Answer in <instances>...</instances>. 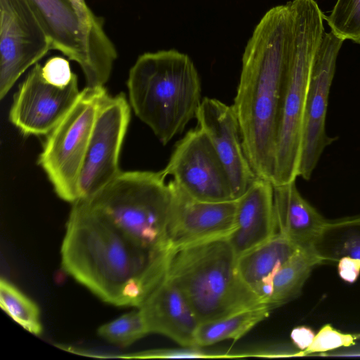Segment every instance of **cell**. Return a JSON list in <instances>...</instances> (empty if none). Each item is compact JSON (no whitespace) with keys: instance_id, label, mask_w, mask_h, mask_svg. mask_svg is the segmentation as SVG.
<instances>
[{"instance_id":"603a6c76","label":"cell","mask_w":360,"mask_h":360,"mask_svg":"<svg viewBox=\"0 0 360 360\" xmlns=\"http://www.w3.org/2000/svg\"><path fill=\"white\" fill-rule=\"evenodd\" d=\"M0 306L28 332L36 335L41 333L38 306L13 283L3 278L0 280Z\"/></svg>"},{"instance_id":"7a4b0ae2","label":"cell","mask_w":360,"mask_h":360,"mask_svg":"<svg viewBox=\"0 0 360 360\" xmlns=\"http://www.w3.org/2000/svg\"><path fill=\"white\" fill-rule=\"evenodd\" d=\"M292 32L291 1L265 13L245 48L231 105L252 169L257 178L271 182L280 104Z\"/></svg>"},{"instance_id":"277c9868","label":"cell","mask_w":360,"mask_h":360,"mask_svg":"<svg viewBox=\"0 0 360 360\" xmlns=\"http://www.w3.org/2000/svg\"><path fill=\"white\" fill-rule=\"evenodd\" d=\"M166 276L181 291L199 323L263 303L242 281L227 238L173 250Z\"/></svg>"},{"instance_id":"3957f363","label":"cell","mask_w":360,"mask_h":360,"mask_svg":"<svg viewBox=\"0 0 360 360\" xmlns=\"http://www.w3.org/2000/svg\"><path fill=\"white\" fill-rule=\"evenodd\" d=\"M127 89L136 116L163 145L195 118L201 83L191 58L174 49L147 52L129 70Z\"/></svg>"},{"instance_id":"7402d4cb","label":"cell","mask_w":360,"mask_h":360,"mask_svg":"<svg viewBox=\"0 0 360 360\" xmlns=\"http://www.w3.org/2000/svg\"><path fill=\"white\" fill-rule=\"evenodd\" d=\"M271 310L268 304L262 303L216 320L200 323L195 334V346L200 347L225 340H239L266 319Z\"/></svg>"},{"instance_id":"4fadbf2b","label":"cell","mask_w":360,"mask_h":360,"mask_svg":"<svg viewBox=\"0 0 360 360\" xmlns=\"http://www.w3.org/2000/svg\"><path fill=\"white\" fill-rule=\"evenodd\" d=\"M174 183L167 226L169 248L176 250L227 238L234 229L237 200L205 202L191 198Z\"/></svg>"},{"instance_id":"4316f807","label":"cell","mask_w":360,"mask_h":360,"mask_svg":"<svg viewBox=\"0 0 360 360\" xmlns=\"http://www.w3.org/2000/svg\"><path fill=\"white\" fill-rule=\"evenodd\" d=\"M357 335L345 333L334 328L330 324L323 326L311 344L302 352H297V356H306L315 353L321 354L341 347H349L355 344Z\"/></svg>"},{"instance_id":"44dd1931","label":"cell","mask_w":360,"mask_h":360,"mask_svg":"<svg viewBox=\"0 0 360 360\" xmlns=\"http://www.w3.org/2000/svg\"><path fill=\"white\" fill-rule=\"evenodd\" d=\"M311 249L323 263L343 257L360 259V216L327 221Z\"/></svg>"},{"instance_id":"9a60e30c","label":"cell","mask_w":360,"mask_h":360,"mask_svg":"<svg viewBox=\"0 0 360 360\" xmlns=\"http://www.w3.org/2000/svg\"><path fill=\"white\" fill-rule=\"evenodd\" d=\"M46 30L52 49L75 61L86 86H102L103 76L71 0H27Z\"/></svg>"},{"instance_id":"484cf974","label":"cell","mask_w":360,"mask_h":360,"mask_svg":"<svg viewBox=\"0 0 360 360\" xmlns=\"http://www.w3.org/2000/svg\"><path fill=\"white\" fill-rule=\"evenodd\" d=\"M323 19L335 35L360 44V0H337Z\"/></svg>"},{"instance_id":"ba28073f","label":"cell","mask_w":360,"mask_h":360,"mask_svg":"<svg viewBox=\"0 0 360 360\" xmlns=\"http://www.w3.org/2000/svg\"><path fill=\"white\" fill-rule=\"evenodd\" d=\"M162 170L193 199L205 202L236 200L225 168L198 126L176 142Z\"/></svg>"},{"instance_id":"5b68a950","label":"cell","mask_w":360,"mask_h":360,"mask_svg":"<svg viewBox=\"0 0 360 360\" xmlns=\"http://www.w3.org/2000/svg\"><path fill=\"white\" fill-rule=\"evenodd\" d=\"M166 178L163 170L121 171L96 192L77 201L140 245L172 250L167 226L175 187Z\"/></svg>"},{"instance_id":"8fae6325","label":"cell","mask_w":360,"mask_h":360,"mask_svg":"<svg viewBox=\"0 0 360 360\" xmlns=\"http://www.w3.org/2000/svg\"><path fill=\"white\" fill-rule=\"evenodd\" d=\"M130 120L124 94L108 96L96 119L78 181V199L88 197L121 171L119 157Z\"/></svg>"},{"instance_id":"4dcf8cb0","label":"cell","mask_w":360,"mask_h":360,"mask_svg":"<svg viewBox=\"0 0 360 360\" xmlns=\"http://www.w3.org/2000/svg\"><path fill=\"white\" fill-rule=\"evenodd\" d=\"M315 337L314 332L305 326L294 328L290 333V338L300 352L305 350L311 344Z\"/></svg>"},{"instance_id":"d4e9b609","label":"cell","mask_w":360,"mask_h":360,"mask_svg":"<svg viewBox=\"0 0 360 360\" xmlns=\"http://www.w3.org/2000/svg\"><path fill=\"white\" fill-rule=\"evenodd\" d=\"M85 31L94 53L109 60L117 56L116 49L103 29V18L96 16L85 0H71Z\"/></svg>"},{"instance_id":"d6986e66","label":"cell","mask_w":360,"mask_h":360,"mask_svg":"<svg viewBox=\"0 0 360 360\" xmlns=\"http://www.w3.org/2000/svg\"><path fill=\"white\" fill-rule=\"evenodd\" d=\"M298 249L288 238L277 232L237 258L238 274L245 285L267 304L274 274Z\"/></svg>"},{"instance_id":"2e32d148","label":"cell","mask_w":360,"mask_h":360,"mask_svg":"<svg viewBox=\"0 0 360 360\" xmlns=\"http://www.w3.org/2000/svg\"><path fill=\"white\" fill-rule=\"evenodd\" d=\"M138 309L149 333L163 335L186 347H196L199 321L181 291L166 274Z\"/></svg>"},{"instance_id":"cb8c5ba5","label":"cell","mask_w":360,"mask_h":360,"mask_svg":"<svg viewBox=\"0 0 360 360\" xmlns=\"http://www.w3.org/2000/svg\"><path fill=\"white\" fill-rule=\"evenodd\" d=\"M148 333L144 319L137 308L101 326L98 334L112 344L127 347Z\"/></svg>"},{"instance_id":"8992f818","label":"cell","mask_w":360,"mask_h":360,"mask_svg":"<svg viewBox=\"0 0 360 360\" xmlns=\"http://www.w3.org/2000/svg\"><path fill=\"white\" fill-rule=\"evenodd\" d=\"M293 32L277 128L273 185L295 181L313 61L323 34V14L314 0L291 1Z\"/></svg>"},{"instance_id":"ac0fdd59","label":"cell","mask_w":360,"mask_h":360,"mask_svg":"<svg viewBox=\"0 0 360 360\" xmlns=\"http://www.w3.org/2000/svg\"><path fill=\"white\" fill-rule=\"evenodd\" d=\"M277 232L299 248H311L327 220L300 193L295 181L274 185Z\"/></svg>"},{"instance_id":"ffe728a7","label":"cell","mask_w":360,"mask_h":360,"mask_svg":"<svg viewBox=\"0 0 360 360\" xmlns=\"http://www.w3.org/2000/svg\"><path fill=\"white\" fill-rule=\"evenodd\" d=\"M322 260L311 248H299L274 274L267 304L273 309L300 295L312 269Z\"/></svg>"},{"instance_id":"30bf717a","label":"cell","mask_w":360,"mask_h":360,"mask_svg":"<svg viewBox=\"0 0 360 360\" xmlns=\"http://www.w3.org/2000/svg\"><path fill=\"white\" fill-rule=\"evenodd\" d=\"M345 40L324 33L315 55L309 82L302 125L298 176L309 180L324 150L335 140L326 130L328 97L336 61Z\"/></svg>"},{"instance_id":"5bb4252c","label":"cell","mask_w":360,"mask_h":360,"mask_svg":"<svg viewBox=\"0 0 360 360\" xmlns=\"http://www.w3.org/2000/svg\"><path fill=\"white\" fill-rule=\"evenodd\" d=\"M195 118L225 168L238 200L257 177L245 155L239 124L232 106L205 97Z\"/></svg>"},{"instance_id":"9c48e42d","label":"cell","mask_w":360,"mask_h":360,"mask_svg":"<svg viewBox=\"0 0 360 360\" xmlns=\"http://www.w3.org/2000/svg\"><path fill=\"white\" fill-rule=\"evenodd\" d=\"M50 50V39L27 0H0V98Z\"/></svg>"},{"instance_id":"7c38bea8","label":"cell","mask_w":360,"mask_h":360,"mask_svg":"<svg viewBox=\"0 0 360 360\" xmlns=\"http://www.w3.org/2000/svg\"><path fill=\"white\" fill-rule=\"evenodd\" d=\"M37 63L15 93L9 120L25 135H47L66 115L80 91L75 74L65 86H57L43 77Z\"/></svg>"},{"instance_id":"52a82bcc","label":"cell","mask_w":360,"mask_h":360,"mask_svg":"<svg viewBox=\"0 0 360 360\" xmlns=\"http://www.w3.org/2000/svg\"><path fill=\"white\" fill-rule=\"evenodd\" d=\"M104 86H86L66 115L47 134L39 164L56 194L73 203L79 177L98 112L108 96Z\"/></svg>"},{"instance_id":"e0dca14e","label":"cell","mask_w":360,"mask_h":360,"mask_svg":"<svg viewBox=\"0 0 360 360\" xmlns=\"http://www.w3.org/2000/svg\"><path fill=\"white\" fill-rule=\"evenodd\" d=\"M276 233L274 185L257 178L237 200L234 229L227 239L238 258Z\"/></svg>"},{"instance_id":"83f0119b","label":"cell","mask_w":360,"mask_h":360,"mask_svg":"<svg viewBox=\"0 0 360 360\" xmlns=\"http://www.w3.org/2000/svg\"><path fill=\"white\" fill-rule=\"evenodd\" d=\"M44 79L57 86H65L75 73L71 71L69 61L63 57L53 56L46 60L41 68Z\"/></svg>"},{"instance_id":"f1b7e54d","label":"cell","mask_w":360,"mask_h":360,"mask_svg":"<svg viewBox=\"0 0 360 360\" xmlns=\"http://www.w3.org/2000/svg\"><path fill=\"white\" fill-rule=\"evenodd\" d=\"M198 347L186 349H165L143 352L136 356L137 358L185 359V358H230L224 354H212L198 349Z\"/></svg>"},{"instance_id":"f546056e","label":"cell","mask_w":360,"mask_h":360,"mask_svg":"<svg viewBox=\"0 0 360 360\" xmlns=\"http://www.w3.org/2000/svg\"><path fill=\"white\" fill-rule=\"evenodd\" d=\"M338 273L344 281L354 283L360 275V259L342 257L338 261Z\"/></svg>"},{"instance_id":"6da1fadb","label":"cell","mask_w":360,"mask_h":360,"mask_svg":"<svg viewBox=\"0 0 360 360\" xmlns=\"http://www.w3.org/2000/svg\"><path fill=\"white\" fill-rule=\"evenodd\" d=\"M172 252L140 245L76 201L66 224L61 264L105 302L139 308L165 276Z\"/></svg>"}]
</instances>
